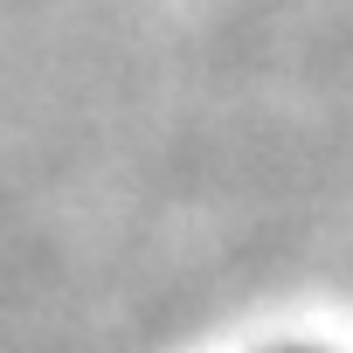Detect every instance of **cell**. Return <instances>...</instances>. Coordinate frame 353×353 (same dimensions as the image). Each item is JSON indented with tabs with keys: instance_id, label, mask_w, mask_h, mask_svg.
Here are the masks:
<instances>
[{
	"instance_id": "6da1fadb",
	"label": "cell",
	"mask_w": 353,
	"mask_h": 353,
	"mask_svg": "<svg viewBox=\"0 0 353 353\" xmlns=\"http://www.w3.org/2000/svg\"><path fill=\"white\" fill-rule=\"evenodd\" d=\"M298 353H305V346H298Z\"/></svg>"
}]
</instances>
